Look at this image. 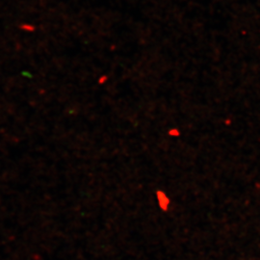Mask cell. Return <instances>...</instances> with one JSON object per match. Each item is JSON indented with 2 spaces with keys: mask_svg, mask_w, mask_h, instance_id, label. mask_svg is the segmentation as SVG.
<instances>
[{
  "mask_svg": "<svg viewBox=\"0 0 260 260\" xmlns=\"http://www.w3.org/2000/svg\"><path fill=\"white\" fill-rule=\"evenodd\" d=\"M225 123H226V124H231V120H226Z\"/></svg>",
  "mask_w": 260,
  "mask_h": 260,
  "instance_id": "cell-2",
  "label": "cell"
},
{
  "mask_svg": "<svg viewBox=\"0 0 260 260\" xmlns=\"http://www.w3.org/2000/svg\"><path fill=\"white\" fill-rule=\"evenodd\" d=\"M169 135L173 136V137H178L180 135V131L177 128H172V129L169 130Z\"/></svg>",
  "mask_w": 260,
  "mask_h": 260,
  "instance_id": "cell-1",
  "label": "cell"
}]
</instances>
